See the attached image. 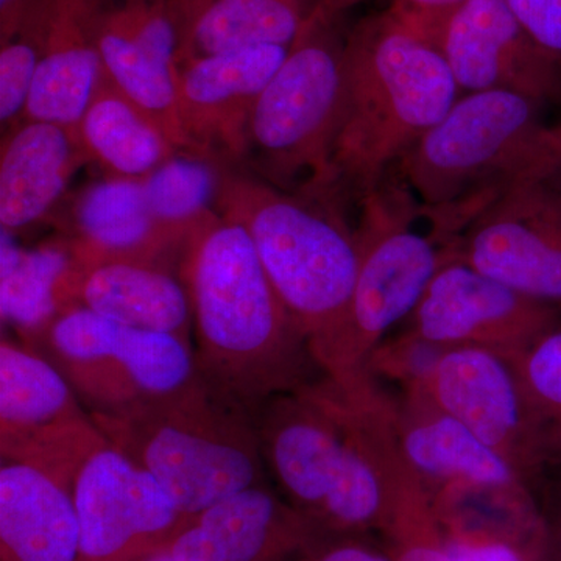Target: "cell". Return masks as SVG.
<instances>
[{
  "mask_svg": "<svg viewBox=\"0 0 561 561\" xmlns=\"http://www.w3.org/2000/svg\"><path fill=\"white\" fill-rule=\"evenodd\" d=\"M391 400L368 373L323 376L256 413L272 485L327 534H379L413 481L394 448Z\"/></svg>",
  "mask_w": 561,
  "mask_h": 561,
  "instance_id": "6da1fadb",
  "label": "cell"
},
{
  "mask_svg": "<svg viewBox=\"0 0 561 561\" xmlns=\"http://www.w3.org/2000/svg\"><path fill=\"white\" fill-rule=\"evenodd\" d=\"M179 275L190 294L195 367L210 389L256 416L272 398L323 378L238 220L216 210L198 225Z\"/></svg>",
  "mask_w": 561,
  "mask_h": 561,
  "instance_id": "7a4b0ae2",
  "label": "cell"
},
{
  "mask_svg": "<svg viewBox=\"0 0 561 561\" xmlns=\"http://www.w3.org/2000/svg\"><path fill=\"white\" fill-rule=\"evenodd\" d=\"M440 51L389 13L365 18L343 47L337 190L364 201L460 98Z\"/></svg>",
  "mask_w": 561,
  "mask_h": 561,
  "instance_id": "3957f363",
  "label": "cell"
},
{
  "mask_svg": "<svg viewBox=\"0 0 561 561\" xmlns=\"http://www.w3.org/2000/svg\"><path fill=\"white\" fill-rule=\"evenodd\" d=\"M540 106L512 91L461 94L398 162L434 238L453 241L502 192L561 171L560 127L541 121Z\"/></svg>",
  "mask_w": 561,
  "mask_h": 561,
  "instance_id": "277c9868",
  "label": "cell"
},
{
  "mask_svg": "<svg viewBox=\"0 0 561 561\" xmlns=\"http://www.w3.org/2000/svg\"><path fill=\"white\" fill-rule=\"evenodd\" d=\"M128 459L192 516L230 494L271 482L256 416L202 381L119 415H91Z\"/></svg>",
  "mask_w": 561,
  "mask_h": 561,
  "instance_id": "5b68a950",
  "label": "cell"
},
{
  "mask_svg": "<svg viewBox=\"0 0 561 561\" xmlns=\"http://www.w3.org/2000/svg\"><path fill=\"white\" fill-rule=\"evenodd\" d=\"M334 197L291 194L224 171L217 210L250 232L262 265L311 351L341 323L360 264L357 230Z\"/></svg>",
  "mask_w": 561,
  "mask_h": 561,
  "instance_id": "8992f818",
  "label": "cell"
},
{
  "mask_svg": "<svg viewBox=\"0 0 561 561\" xmlns=\"http://www.w3.org/2000/svg\"><path fill=\"white\" fill-rule=\"evenodd\" d=\"M334 24L308 14L251 113L245 161L261 180L291 194L339 192L332 151L341 125L345 41Z\"/></svg>",
  "mask_w": 561,
  "mask_h": 561,
  "instance_id": "52a82bcc",
  "label": "cell"
},
{
  "mask_svg": "<svg viewBox=\"0 0 561 561\" xmlns=\"http://www.w3.org/2000/svg\"><path fill=\"white\" fill-rule=\"evenodd\" d=\"M360 264L348 309L339 327L312 348L324 376L346 378L365 365L394 327L405 323L448 257L446 243L413 231L411 191L383 180L364 198Z\"/></svg>",
  "mask_w": 561,
  "mask_h": 561,
  "instance_id": "ba28073f",
  "label": "cell"
},
{
  "mask_svg": "<svg viewBox=\"0 0 561 561\" xmlns=\"http://www.w3.org/2000/svg\"><path fill=\"white\" fill-rule=\"evenodd\" d=\"M25 345L65 375L91 415H119L197 378L190 343L83 308L61 312Z\"/></svg>",
  "mask_w": 561,
  "mask_h": 561,
  "instance_id": "9c48e42d",
  "label": "cell"
},
{
  "mask_svg": "<svg viewBox=\"0 0 561 561\" xmlns=\"http://www.w3.org/2000/svg\"><path fill=\"white\" fill-rule=\"evenodd\" d=\"M65 375L22 342H0V457L76 482L105 442Z\"/></svg>",
  "mask_w": 561,
  "mask_h": 561,
  "instance_id": "30bf717a",
  "label": "cell"
},
{
  "mask_svg": "<svg viewBox=\"0 0 561 561\" xmlns=\"http://www.w3.org/2000/svg\"><path fill=\"white\" fill-rule=\"evenodd\" d=\"M448 245L491 278L561 311V171L502 192Z\"/></svg>",
  "mask_w": 561,
  "mask_h": 561,
  "instance_id": "8fae6325",
  "label": "cell"
},
{
  "mask_svg": "<svg viewBox=\"0 0 561 561\" xmlns=\"http://www.w3.org/2000/svg\"><path fill=\"white\" fill-rule=\"evenodd\" d=\"M73 501L79 561H142L187 523L161 483L108 440L80 468Z\"/></svg>",
  "mask_w": 561,
  "mask_h": 561,
  "instance_id": "7c38bea8",
  "label": "cell"
},
{
  "mask_svg": "<svg viewBox=\"0 0 561 561\" xmlns=\"http://www.w3.org/2000/svg\"><path fill=\"white\" fill-rule=\"evenodd\" d=\"M522 474L529 489L540 474L545 442L513 357L481 346L442 354L420 387Z\"/></svg>",
  "mask_w": 561,
  "mask_h": 561,
  "instance_id": "4fadbf2b",
  "label": "cell"
},
{
  "mask_svg": "<svg viewBox=\"0 0 561 561\" xmlns=\"http://www.w3.org/2000/svg\"><path fill=\"white\" fill-rule=\"evenodd\" d=\"M560 320L559 309L491 278L449 249L404 330L443 348L481 346L516 357Z\"/></svg>",
  "mask_w": 561,
  "mask_h": 561,
  "instance_id": "5bb4252c",
  "label": "cell"
},
{
  "mask_svg": "<svg viewBox=\"0 0 561 561\" xmlns=\"http://www.w3.org/2000/svg\"><path fill=\"white\" fill-rule=\"evenodd\" d=\"M434 46L460 94L512 91L561 99V70L531 39L505 0H468L442 25Z\"/></svg>",
  "mask_w": 561,
  "mask_h": 561,
  "instance_id": "9a60e30c",
  "label": "cell"
},
{
  "mask_svg": "<svg viewBox=\"0 0 561 561\" xmlns=\"http://www.w3.org/2000/svg\"><path fill=\"white\" fill-rule=\"evenodd\" d=\"M289 49L251 47L176 68L180 124L190 153L245 161L251 113Z\"/></svg>",
  "mask_w": 561,
  "mask_h": 561,
  "instance_id": "2e32d148",
  "label": "cell"
},
{
  "mask_svg": "<svg viewBox=\"0 0 561 561\" xmlns=\"http://www.w3.org/2000/svg\"><path fill=\"white\" fill-rule=\"evenodd\" d=\"M103 70L164 135L187 151L176 94V33L169 0H98Z\"/></svg>",
  "mask_w": 561,
  "mask_h": 561,
  "instance_id": "e0dca14e",
  "label": "cell"
},
{
  "mask_svg": "<svg viewBox=\"0 0 561 561\" xmlns=\"http://www.w3.org/2000/svg\"><path fill=\"white\" fill-rule=\"evenodd\" d=\"M323 534L267 482L192 516L168 549L180 561H298Z\"/></svg>",
  "mask_w": 561,
  "mask_h": 561,
  "instance_id": "ac0fdd59",
  "label": "cell"
},
{
  "mask_svg": "<svg viewBox=\"0 0 561 561\" xmlns=\"http://www.w3.org/2000/svg\"><path fill=\"white\" fill-rule=\"evenodd\" d=\"M391 431L402 467L430 500L453 485L530 490L507 460L423 391L393 393Z\"/></svg>",
  "mask_w": 561,
  "mask_h": 561,
  "instance_id": "d6986e66",
  "label": "cell"
},
{
  "mask_svg": "<svg viewBox=\"0 0 561 561\" xmlns=\"http://www.w3.org/2000/svg\"><path fill=\"white\" fill-rule=\"evenodd\" d=\"M98 0H33L39 61L22 119L51 122L77 130L101 81L95 41Z\"/></svg>",
  "mask_w": 561,
  "mask_h": 561,
  "instance_id": "ffe728a7",
  "label": "cell"
},
{
  "mask_svg": "<svg viewBox=\"0 0 561 561\" xmlns=\"http://www.w3.org/2000/svg\"><path fill=\"white\" fill-rule=\"evenodd\" d=\"M66 311L83 308L136 330L175 335L194 348L190 294L160 262L111 260L77 265L65 286Z\"/></svg>",
  "mask_w": 561,
  "mask_h": 561,
  "instance_id": "44dd1931",
  "label": "cell"
},
{
  "mask_svg": "<svg viewBox=\"0 0 561 561\" xmlns=\"http://www.w3.org/2000/svg\"><path fill=\"white\" fill-rule=\"evenodd\" d=\"M87 162L77 130L51 122H16L3 133L0 150L2 230L13 234L46 219Z\"/></svg>",
  "mask_w": 561,
  "mask_h": 561,
  "instance_id": "7402d4cb",
  "label": "cell"
},
{
  "mask_svg": "<svg viewBox=\"0 0 561 561\" xmlns=\"http://www.w3.org/2000/svg\"><path fill=\"white\" fill-rule=\"evenodd\" d=\"M70 253L77 265L111 260L168 264L186 241L165 231L151 216L142 181L106 176L73 202Z\"/></svg>",
  "mask_w": 561,
  "mask_h": 561,
  "instance_id": "603a6c76",
  "label": "cell"
},
{
  "mask_svg": "<svg viewBox=\"0 0 561 561\" xmlns=\"http://www.w3.org/2000/svg\"><path fill=\"white\" fill-rule=\"evenodd\" d=\"M73 482L24 463H0V561H79Z\"/></svg>",
  "mask_w": 561,
  "mask_h": 561,
  "instance_id": "cb8c5ba5",
  "label": "cell"
},
{
  "mask_svg": "<svg viewBox=\"0 0 561 561\" xmlns=\"http://www.w3.org/2000/svg\"><path fill=\"white\" fill-rule=\"evenodd\" d=\"M176 68L251 47H290L309 10L302 0H169Z\"/></svg>",
  "mask_w": 561,
  "mask_h": 561,
  "instance_id": "d4e9b609",
  "label": "cell"
},
{
  "mask_svg": "<svg viewBox=\"0 0 561 561\" xmlns=\"http://www.w3.org/2000/svg\"><path fill=\"white\" fill-rule=\"evenodd\" d=\"M77 135L88 158L106 176L146 179L180 153L153 121L102 72Z\"/></svg>",
  "mask_w": 561,
  "mask_h": 561,
  "instance_id": "484cf974",
  "label": "cell"
},
{
  "mask_svg": "<svg viewBox=\"0 0 561 561\" xmlns=\"http://www.w3.org/2000/svg\"><path fill=\"white\" fill-rule=\"evenodd\" d=\"M72 268L68 239L25 250L11 232L0 243V312L24 343L66 311L65 284Z\"/></svg>",
  "mask_w": 561,
  "mask_h": 561,
  "instance_id": "4316f807",
  "label": "cell"
},
{
  "mask_svg": "<svg viewBox=\"0 0 561 561\" xmlns=\"http://www.w3.org/2000/svg\"><path fill=\"white\" fill-rule=\"evenodd\" d=\"M221 179L224 171L217 161L180 151L140 181L153 219L187 241L191 232L216 213Z\"/></svg>",
  "mask_w": 561,
  "mask_h": 561,
  "instance_id": "83f0119b",
  "label": "cell"
},
{
  "mask_svg": "<svg viewBox=\"0 0 561 561\" xmlns=\"http://www.w3.org/2000/svg\"><path fill=\"white\" fill-rule=\"evenodd\" d=\"M513 360L540 421L542 465L561 459V320Z\"/></svg>",
  "mask_w": 561,
  "mask_h": 561,
  "instance_id": "f1b7e54d",
  "label": "cell"
},
{
  "mask_svg": "<svg viewBox=\"0 0 561 561\" xmlns=\"http://www.w3.org/2000/svg\"><path fill=\"white\" fill-rule=\"evenodd\" d=\"M378 535L393 561H453L443 545L430 496L416 482L402 486Z\"/></svg>",
  "mask_w": 561,
  "mask_h": 561,
  "instance_id": "f546056e",
  "label": "cell"
},
{
  "mask_svg": "<svg viewBox=\"0 0 561 561\" xmlns=\"http://www.w3.org/2000/svg\"><path fill=\"white\" fill-rule=\"evenodd\" d=\"M446 350L402 330L373 351L364 370L378 381L397 383L400 391L419 390Z\"/></svg>",
  "mask_w": 561,
  "mask_h": 561,
  "instance_id": "4dcf8cb0",
  "label": "cell"
},
{
  "mask_svg": "<svg viewBox=\"0 0 561 561\" xmlns=\"http://www.w3.org/2000/svg\"><path fill=\"white\" fill-rule=\"evenodd\" d=\"M39 61V36L31 18L13 38L0 44V122L13 127L24 116Z\"/></svg>",
  "mask_w": 561,
  "mask_h": 561,
  "instance_id": "1f68e13d",
  "label": "cell"
},
{
  "mask_svg": "<svg viewBox=\"0 0 561 561\" xmlns=\"http://www.w3.org/2000/svg\"><path fill=\"white\" fill-rule=\"evenodd\" d=\"M438 526L453 561H531L519 542L504 535L459 523L438 522Z\"/></svg>",
  "mask_w": 561,
  "mask_h": 561,
  "instance_id": "d6a6232c",
  "label": "cell"
},
{
  "mask_svg": "<svg viewBox=\"0 0 561 561\" xmlns=\"http://www.w3.org/2000/svg\"><path fill=\"white\" fill-rule=\"evenodd\" d=\"M530 491L541 522L537 561H561V459L546 461Z\"/></svg>",
  "mask_w": 561,
  "mask_h": 561,
  "instance_id": "836d02e7",
  "label": "cell"
},
{
  "mask_svg": "<svg viewBox=\"0 0 561 561\" xmlns=\"http://www.w3.org/2000/svg\"><path fill=\"white\" fill-rule=\"evenodd\" d=\"M531 39L561 70V0H505Z\"/></svg>",
  "mask_w": 561,
  "mask_h": 561,
  "instance_id": "e575fe53",
  "label": "cell"
},
{
  "mask_svg": "<svg viewBox=\"0 0 561 561\" xmlns=\"http://www.w3.org/2000/svg\"><path fill=\"white\" fill-rule=\"evenodd\" d=\"M468 0H391L387 13L408 31L434 44L446 20Z\"/></svg>",
  "mask_w": 561,
  "mask_h": 561,
  "instance_id": "d590c367",
  "label": "cell"
},
{
  "mask_svg": "<svg viewBox=\"0 0 561 561\" xmlns=\"http://www.w3.org/2000/svg\"><path fill=\"white\" fill-rule=\"evenodd\" d=\"M298 561H393L370 535L323 534Z\"/></svg>",
  "mask_w": 561,
  "mask_h": 561,
  "instance_id": "8d00e7d4",
  "label": "cell"
},
{
  "mask_svg": "<svg viewBox=\"0 0 561 561\" xmlns=\"http://www.w3.org/2000/svg\"><path fill=\"white\" fill-rule=\"evenodd\" d=\"M33 0H0V44L13 38Z\"/></svg>",
  "mask_w": 561,
  "mask_h": 561,
  "instance_id": "74e56055",
  "label": "cell"
},
{
  "mask_svg": "<svg viewBox=\"0 0 561 561\" xmlns=\"http://www.w3.org/2000/svg\"><path fill=\"white\" fill-rule=\"evenodd\" d=\"M360 0H317L309 13L312 16L328 22H335L351 7L356 5Z\"/></svg>",
  "mask_w": 561,
  "mask_h": 561,
  "instance_id": "f35d334b",
  "label": "cell"
},
{
  "mask_svg": "<svg viewBox=\"0 0 561 561\" xmlns=\"http://www.w3.org/2000/svg\"><path fill=\"white\" fill-rule=\"evenodd\" d=\"M142 561H180L168 548L161 549V551H157L151 553V556L146 557Z\"/></svg>",
  "mask_w": 561,
  "mask_h": 561,
  "instance_id": "ab89813d",
  "label": "cell"
},
{
  "mask_svg": "<svg viewBox=\"0 0 561 561\" xmlns=\"http://www.w3.org/2000/svg\"><path fill=\"white\" fill-rule=\"evenodd\" d=\"M559 127H560V131H561V125H559Z\"/></svg>",
  "mask_w": 561,
  "mask_h": 561,
  "instance_id": "60d3db41",
  "label": "cell"
}]
</instances>
